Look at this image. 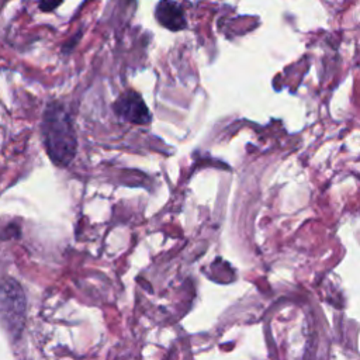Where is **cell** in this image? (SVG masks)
<instances>
[{"label":"cell","instance_id":"cell-3","mask_svg":"<svg viewBox=\"0 0 360 360\" xmlns=\"http://www.w3.org/2000/svg\"><path fill=\"white\" fill-rule=\"evenodd\" d=\"M114 111L121 120L138 125L148 124L152 118L145 101L134 90H127L117 98L114 103Z\"/></svg>","mask_w":360,"mask_h":360},{"label":"cell","instance_id":"cell-4","mask_svg":"<svg viewBox=\"0 0 360 360\" xmlns=\"http://www.w3.org/2000/svg\"><path fill=\"white\" fill-rule=\"evenodd\" d=\"M155 18L169 31H181L187 27L183 8L173 0H159L155 7Z\"/></svg>","mask_w":360,"mask_h":360},{"label":"cell","instance_id":"cell-1","mask_svg":"<svg viewBox=\"0 0 360 360\" xmlns=\"http://www.w3.org/2000/svg\"><path fill=\"white\" fill-rule=\"evenodd\" d=\"M42 136L45 149L58 166H66L76 155L77 141L72 120L63 105L52 103L48 105L42 120Z\"/></svg>","mask_w":360,"mask_h":360},{"label":"cell","instance_id":"cell-2","mask_svg":"<svg viewBox=\"0 0 360 360\" xmlns=\"http://www.w3.org/2000/svg\"><path fill=\"white\" fill-rule=\"evenodd\" d=\"M0 318L6 329L18 336L25 321V297L20 284L10 278H0Z\"/></svg>","mask_w":360,"mask_h":360},{"label":"cell","instance_id":"cell-5","mask_svg":"<svg viewBox=\"0 0 360 360\" xmlns=\"http://www.w3.org/2000/svg\"><path fill=\"white\" fill-rule=\"evenodd\" d=\"M63 0H39V10L41 11H53L56 10Z\"/></svg>","mask_w":360,"mask_h":360}]
</instances>
